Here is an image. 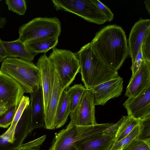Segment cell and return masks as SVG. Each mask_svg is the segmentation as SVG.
<instances>
[{
  "label": "cell",
  "mask_w": 150,
  "mask_h": 150,
  "mask_svg": "<svg viewBox=\"0 0 150 150\" xmlns=\"http://www.w3.org/2000/svg\"><path fill=\"white\" fill-rule=\"evenodd\" d=\"M30 100L29 97L23 96L18 107L13 121L10 126L3 134L8 137L13 143L16 127L24 110L30 103Z\"/></svg>",
  "instance_id": "22"
},
{
  "label": "cell",
  "mask_w": 150,
  "mask_h": 150,
  "mask_svg": "<svg viewBox=\"0 0 150 150\" xmlns=\"http://www.w3.org/2000/svg\"><path fill=\"white\" fill-rule=\"evenodd\" d=\"M57 36L45 37L30 40L24 42L25 46L31 53L36 55L47 52L55 47L58 42Z\"/></svg>",
  "instance_id": "20"
},
{
  "label": "cell",
  "mask_w": 150,
  "mask_h": 150,
  "mask_svg": "<svg viewBox=\"0 0 150 150\" xmlns=\"http://www.w3.org/2000/svg\"><path fill=\"white\" fill-rule=\"evenodd\" d=\"M66 90L63 91L57 108L54 121L55 129L61 127L65 124L71 112Z\"/></svg>",
  "instance_id": "21"
},
{
  "label": "cell",
  "mask_w": 150,
  "mask_h": 150,
  "mask_svg": "<svg viewBox=\"0 0 150 150\" xmlns=\"http://www.w3.org/2000/svg\"><path fill=\"white\" fill-rule=\"evenodd\" d=\"M90 43L101 60L117 71L129 55L125 32L121 27L115 25L103 28L96 33Z\"/></svg>",
  "instance_id": "1"
},
{
  "label": "cell",
  "mask_w": 150,
  "mask_h": 150,
  "mask_svg": "<svg viewBox=\"0 0 150 150\" xmlns=\"http://www.w3.org/2000/svg\"><path fill=\"white\" fill-rule=\"evenodd\" d=\"M1 1V0H0V2Z\"/></svg>",
  "instance_id": "43"
},
{
  "label": "cell",
  "mask_w": 150,
  "mask_h": 150,
  "mask_svg": "<svg viewBox=\"0 0 150 150\" xmlns=\"http://www.w3.org/2000/svg\"><path fill=\"white\" fill-rule=\"evenodd\" d=\"M31 119V106L30 103L24 110L15 129L13 144L18 150L29 133Z\"/></svg>",
  "instance_id": "18"
},
{
  "label": "cell",
  "mask_w": 150,
  "mask_h": 150,
  "mask_svg": "<svg viewBox=\"0 0 150 150\" xmlns=\"http://www.w3.org/2000/svg\"><path fill=\"white\" fill-rule=\"evenodd\" d=\"M150 30V20L140 19L132 27L128 40L129 55L134 62L142 42Z\"/></svg>",
  "instance_id": "14"
},
{
  "label": "cell",
  "mask_w": 150,
  "mask_h": 150,
  "mask_svg": "<svg viewBox=\"0 0 150 150\" xmlns=\"http://www.w3.org/2000/svg\"><path fill=\"white\" fill-rule=\"evenodd\" d=\"M123 79L118 76L91 88L95 106L103 105L110 100L120 96L123 91Z\"/></svg>",
  "instance_id": "9"
},
{
  "label": "cell",
  "mask_w": 150,
  "mask_h": 150,
  "mask_svg": "<svg viewBox=\"0 0 150 150\" xmlns=\"http://www.w3.org/2000/svg\"></svg>",
  "instance_id": "44"
},
{
  "label": "cell",
  "mask_w": 150,
  "mask_h": 150,
  "mask_svg": "<svg viewBox=\"0 0 150 150\" xmlns=\"http://www.w3.org/2000/svg\"><path fill=\"white\" fill-rule=\"evenodd\" d=\"M150 30L145 36L141 46V51L143 57L147 61H150Z\"/></svg>",
  "instance_id": "30"
},
{
  "label": "cell",
  "mask_w": 150,
  "mask_h": 150,
  "mask_svg": "<svg viewBox=\"0 0 150 150\" xmlns=\"http://www.w3.org/2000/svg\"><path fill=\"white\" fill-rule=\"evenodd\" d=\"M139 123L129 134L119 141L114 143L110 150H122L133 139L137 137L139 133Z\"/></svg>",
  "instance_id": "26"
},
{
  "label": "cell",
  "mask_w": 150,
  "mask_h": 150,
  "mask_svg": "<svg viewBox=\"0 0 150 150\" xmlns=\"http://www.w3.org/2000/svg\"><path fill=\"white\" fill-rule=\"evenodd\" d=\"M57 10H61L77 15L87 21L98 25L103 24L106 18L93 0H52Z\"/></svg>",
  "instance_id": "7"
},
{
  "label": "cell",
  "mask_w": 150,
  "mask_h": 150,
  "mask_svg": "<svg viewBox=\"0 0 150 150\" xmlns=\"http://www.w3.org/2000/svg\"><path fill=\"white\" fill-rule=\"evenodd\" d=\"M8 57L6 50L0 38V62H2Z\"/></svg>",
  "instance_id": "36"
},
{
  "label": "cell",
  "mask_w": 150,
  "mask_h": 150,
  "mask_svg": "<svg viewBox=\"0 0 150 150\" xmlns=\"http://www.w3.org/2000/svg\"><path fill=\"white\" fill-rule=\"evenodd\" d=\"M64 90L58 75L55 71L53 89L47 104L45 114L44 127L46 129H55L54 121L57 108Z\"/></svg>",
  "instance_id": "16"
},
{
  "label": "cell",
  "mask_w": 150,
  "mask_h": 150,
  "mask_svg": "<svg viewBox=\"0 0 150 150\" xmlns=\"http://www.w3.org/2000/svg\"><path fill=\"white\" fill-rule=\"evenodd\" d=\"M31 119L29 133L35 129L44 126L45 112L41 86L30 93Z\"/></svg>",
  "instance_id": "15"
},
{
  "label": "cell",
  "mask_w": 150,
  "mask_h": 150,
  "mask_svg": "<svg viewBox=\"0 0 150 150\" xmlns=\"http://www.w3.org/2000/svg\"><path fill=\"white\" fill-rule=\"evenodd\" d=\"M77 55L81 80L86 89L118 76L117 71L107 66L98 57L90 42L81 48Z\"/></svg>",
  "instance_id": "2"
},
{
  "label": "cell",
  "mask_w": 150,
  "mask_h": 150,
  "mask_svg": "<svg viewBox=\"0 0 150 150\" xmlns=\"http://www.w3.org/2000/svg\"><path fill=\"white\" fill-rule=\"evenodd\" d=\"M150 87V61L146 60L131 76L125 95L128 98L134 97Z\"/></svg>",
  "instance_id": "13"
},
{
  "label": "cell",
  "mask_w": 150,
  "mask_h": 150,
  "mask_svg": "<svg viewBox=\"0 0 150 150\" xmlns=\"http://www.w3.org/2000/svg\"><path fill=\"white\" fill-rule=\"evenodd\" d=\"M6 23V20L5 18L0 17V28H3Z\"/></svg>",
  "instance_id": "38"
},
{
  "label": "cell",
  "mask_w": 150,
  "mask_h": 150,
  "mask_svg": "<svg viewBox=\"0 0 150 150\" xmlns=\"http://www.w3.org/2000/svg\"><path fill=\"white\" fill-rule=\"evenodd\" d=\"M140 120L131 116H125L116 132L114 143L119 141L129 134L139 124Z\"/></svg>",
  "instance_id": "23"
},
{
  "label": "cell",
  "mask_w": 150,
  "mask_h": 150,
  "mask_svg": "<svg viewBox=\"0 0 150 150\" xmlns=\"http://www.w3.org/2000/svg\"><path fill=\"white\" fill-rule=\"evenodd\" d=\"M7 110V108L6 105L1 104L0 105V115L2 114Z\"/></svg>",
  "instance_id": "37"
},
{
  "label": "cell",
  "mask_w": 150,
  "mask_h": 150,
  "mask_svg": "<svg viewBox=\"0 0 150 150\" xmlns=\"http://www.w3.org/2000/svg\"><path fill=\"white\" fill-rule=\"evenodd\" d=\"M18 107L13 105L0 115V127L7 128L11 125Z\"/></svg>",
  "instance_id": "27"
},
{
  "label": "cell",
  "mask_w": 150,
  "mask_h": 150,
  "mask_svg": "<svg viewBox=\"0 0 150 150\" xmlns=\"http://www.w3.org/2000/svg\"><path fill=\"white\" fill-rule=\"evenodd\" d=\"M0 150H18L9 138L3 133L0 135Z\"/></svg>",
  "instance_id": "31"
},
{
  "label": "cell",
  "mask_w": 150,
  "mask_h": 150,
  "mask_svg": "<svg viewBox=\"0 0 150 150\" xmlns=\"http://www.w3.org/2000/svg\"><path fill=\"white\" fill-rule=\"evenodd\" d=\"M145 61L142 55L140 48L137 53L134 62L132 64L130 68L132 72V76L134 74L139 67Z\"/></svg>",
  "instance_id": "33"
},
{
  "label": "cell",
  "mask_w": 150,
  "mask_h": 150,
  "mask_svg": "<svg viewBox=\"0 0 150 150\" xmlns=\"http://www.w3.org/2000/svg\"><path fill=\"white\" fill-rule=\"evenodd\" d=\"M125 116H123L120 120L116 123L107 128L103 132L105 133H110L112 132H116L123 121Z\"/></svg>",
  "instance_id": "35"
},
{
  "label": "cell",
  "mask_w": 150,
  "mask_h": 150,
  "mask_svg": "<svg viewBox=\"0 0 150 150\" xmlns=\"http://www.w3.org/2000/svg\"><path fill=\"white\" fill-rule=\"evenodd\" d=\"M93 1L107 18L108 21L111 22L113 19L114 14L110 9L99 0H93Z\"/></svg>",
  "instance_id": "32"
},
{
  "label": "cell",
  "mask_w": 150,
  "mask_h": 150,
  "mask_svg": "<svg viewBox=\"0 0 150 150\" xmlns=\"http://www.w3.org/2000/svg\"><path fill=\"white\" fill-rule=\"evenodd\" d=\"M2 104V103H1V100H0V105L1 104Z\"/></svg>",
  "instance_id": "41"
},
{
  "label": "cell",
  "mask_w": 150,
  "mask_h": 150,
  "mask_svg": "<svg viewBox=\"0 0 150 150\" xmlns=\"http://www.w3.org/2000/svg\"><path fill=\"white\" fill-rule=\"evenodd\" d=\"M48 57L54 66L63 89L67 90L80 71L77 57L69 50L55 47L52 49Z\"/></svg>",
  "instance_id": "5"
},
{
  "label": "cell",
  "mask_w": 150,
  "mask_h": 150,
  "mask_svg": "<svg viewBox=\"0 0 150 150\" xmlns=\"http://www.w3.org/2000/svg\"><path fill=\"white\" fill-rule=\"evenodd\" d=\"M69 115L70 122L76 128V141L87 136L96 128L98 124L95 117V105L91 90H86L79 103Z\"/></svg>",
  "instance_id": "4"
},
{
  "label": "cell",
  "mask_w": 150,
  "mask_h": 150,
  "mask_svg": "<svg viewBox=\"0 0 150 150\" xmlns=\"http://www.w3.org/2000/svg\"><path fill=\"white\" fill-rule=\"evenodd\" d=\"M18 150H40L33 148H30V149L19 148L18 149Z\"/></svg>",
  "instance_id": "40"
},
{
  "label": "cell",
  "mask_w": 150,
  "mask_h": 150,
  "mask_svg": "<svg viewBox=\"0 0 150 150\" xmlns=\"http://www.w3.org/2000/svg\"><path fill=\"white\" fill-rule=\"evenodd\" d=\"M139 132L137 139L150 144V115L140 120Z\"/></svg>",
  "instance_id": "25"
},
{
  "label": "cell",
  "mask_w": 150,
  "mask_h": 150,
  "mask_svg": "<svg viewBox=\"0 0 150 150\" xmlns=\"http://www.w3.org/2000/svg\"><path fill=\"white\" fill-rule=\"evenodd\" d=\"M1 72H2L1 71H0V73H1Z\"/></svg>",
  "instance_id": "42"
},
{
  "label": "cell",
  "mask_w": 150,
  "mask_h": 150,
  "mask_svg": "<svg viewBox=\"0 0 150 150\" xmlns=\"http://www.w3.org/2000/svg\"><path fill=\"white\" fill-rule=\"evenodd\" d=\"M2 42L9 57H19L32 62L36 55L30 52L24 42L18 39L10 42L2 41Z\"/></svg>",
  "instance_id": "19"
},
{
  "label": "cell",
  "mask_w": 150,
  "mask_h": 150,
  "mask_svg": "<svg viewBox=\"0 0 150 150\" xmlns=\"http://www.w3.org/2000/svg\"><path fill=\"white\" fill-rule=\"evenodd\" d=\"M61 33V23L57 18L38 17L20 27L18 39L24 42L45 37H59Z\"/></svg>",
  "instance_id": "6"
},
{
  "label": "cell",
  "mask_w": 150,
  "mask_h": 150,
  "mask_svg": "<svg viewBox=\"0 0 150 150\" xmlns=\"http://www.w3.org/2000/svg\"><path fill=\"white\" fill-rule=\"evenodd\" d=\"M46 137V136L44 135L27 143L23 144L19 148L30 149L37 147L42 144L45 140Z\"/></svg>",
  "instance_id": "34"
},
{
  "label": "cell",
  "mask_w": 150,
  "mask_h": 150,
  "mask_svg": "<svg viewBox=\"0 0 150 150\" xmlns=\"http://www.w3.org/2000/svg\"><path fill=\"white\" fill-rule=\"evenodd\" d=\"M121 150H150V144L136 138Z\"/></svg>",
  "instance_id": "29"
},
{
  "label": "cell",
  "mask_w": 150,
  "mask_h": 150,
  "mask_svg": "<svg viewBox=\"0 0 150 150\" xmlns=\"http://www.w3.org/2000/svg\"><path fill=\"white\" fill-rule=\"evenodd\" d=\"M77 135L75 126L70 122L65 128L55 134L49 150H76L73 147Z\"/></svg>",
  "instance_id": "17"
},
{
  "label": "cell",
  "mask_w": 150,
  "mask_h": 150,
  "mask_svg": "<svg viewBox=\"0 0 150 150\" xmlns=\"http://www.w3.org/2000/svg\"><path fill=\"white\" fill-rule=\"evenodd\" d=\"M5 3L8 10L20 15H23L26 10L25 1L24 0H6Z\"/></svg>",
  "instance_id": "28"
},
{
  "label": "cell",
  "mask_w": 150,
  "mask_h": 150,
  "mask_svg": "<svg viewBox=\"0 0 150 150\" xmlns=\"http://www.w3.org/2000/svg\"><path fill=\"white\" fill-rule=\"evenodd\" d=\"M25 92L20 85L9 76L0 73V100L7 109L12 106H18Z\"/></svg>",
  "instance_id": "8"
},
{
  "label": "cell",
  "mask_w": 150,
  "mask_h": 150,
  "mask_svg": "<svg viewBox=\"0 0 150 150\" xmlns=\"http://www.w3.org/2000/svg\"><path fill=\"white\" fill-rule=\"evenodd\" d=\"M86 89L81 84H75L67 89V94L69 101L71 112L75 110Z\"/></svg>",
  "instance_id": "24"
},
{
  "label": "cell",
  "mask_w": 150,
  "mask_h": 150,
  "mask_svg": "<svg viewBox=\"0 0 150 150\" xmlns=\"http://www.w3.org/2000/svg\"><path fill=\"white\" fill-rule=\"evenodd\" d=\"M116 132L93 134L76 141L73 146L76 150H110L115 142Z\"/></svg>",
  "instance_id": "10"
},
{
  "label": "cell",
  "mask_w": 150,
  "mask_h": 150,
  "mask_svg": "<svg viewBox=\"0 0 150 150\" xmlns=\"http://www.w3.org/2000/svg\"><path fill=\"white\" fill-rule=\"evenodd\" d=\"M0 70L16 81L25 93H33L41 85L40 70L32 62L21 58L8 57L2 63Z\"/></svg>",
  "instance_id": "3"
},
{
  "label": "cell",
  "mask_w": 150,
  "mask_h": 150,
  "mask_svg": "<svg viewBox=\"0 0 150 150\" xmlns=\"http://www.w3.org/2000/svg\"><path fill=\"white\" fill-rule=\"evenodd\" d=\"M36 66L39 69L40 73L45 114L47 104L53 89L55 71L53 64L45 53L38 59Z\"/></svg>",
  "instance_id": "11"
},
{
  "label": "cell",
  "mask_w": 150,
  "mask_h": 150,
  "mask_svg": "<svg viewBox=\"0 0 150 150\" xmlns=\"http://www.w3.org/2000/svg\"><path fill=\"white\" fill-rule=\"evenodd\" d=\"M123 105L128 116L141 120L150 115V87L135 97L128 98Z\"/></svg>",
  "instance_id": "12"
},
{
  "label": "cell",
  "mask_w": 150,
  "mask_h": 150,
  "mask_svg": "<svg viewBox=\"0 0 150 150\" xmlns=\"http://www.w3.org/2000/svg\"><path fill=\"white\" fill-rule=\"evenodd\" d=\"M144 3L146 6V8L149 13H150V0H146L144 1Z\"/></svg>",
  "instance_id": "39"
}]
</instances>
